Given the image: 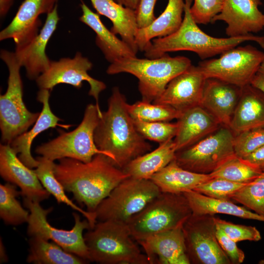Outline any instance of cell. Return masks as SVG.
I'll list each match as a JSON object with an SVG mask.
<instances>
[{
    "instance_id": "1",
    "label": "cell",
    "mask_w": 264,
    "mask_h": 264,
    "mask_svg": "<svg viewBox=\"0 0 264 264\" xmlns=\"http://www.w3.org/2000/svg\"><path fill=\"white\" fill-rule=\"evenodd\" d=\"M54 174L65 191L72 193L75 200L91 213L119 183L129 177L103 154L95 155L87 163L70 158L59 159L55 164Z\"/></svg>"
},
{
    "instance_id": "2",
    "label": "cell",
    "mask_w": 264,
    "mask_h": 264,
    "mask_svg": "<svg viewBox=\"0 0 264 264\" xmlns=\"http://www.w3.org/2000/svg\"><path fill=\"white\" fill-rule=\"evenodd\" d=\"M127 104L119 88H113L108 109L102 111L94 134L97 148L106 153L112 163L121 169L152 149L137 131Z\"/></svg>"
},
{
    "instance_id": "3",
    "label": "cell",
    "mask_w": 264,
    "mask_h": 264,
    "mask_svg": "<svg viewBox=\"0 0 264 264\" xmlns=\"http://www.w3.org/2000/svg\"><path fill=\"white\" fill-rule=\"evenodd\" d=\"M193 0H184V17L177 30L169 36L152 40L144 50L147 58L154 59L170 52L189 51L196 53L202 60L221 54L247 41L264 45V36H247L217 38L204 32L193 19L190 7Z\"/></svg>"
},
{
    "instance_id": "4",
    "label": "cell",
    "mask_w": 264,
    "mask_h": 264,
    "mask_svg": "<svg viewBox=\"0 0 264 264\" xmlns=\"http://www.w3.org/2000/svg\"><path fill=\"white\" fill-rule=\"evenodd\" d=\"M192 65L185 56L171 57L168 54L154 59L136 56L121 59L110 65L109 75L127 73L138 80V90L142 100L153 103L159 98L169 82Z\"/></svg>"
},
{
    "instance_id": "5",
    "label": "cell",
    "mask_w": 264,
    "mask_h": 264,
    "mask_svg": "<svg viewBox=\"0 0 264 264\" xmlns=\"http://www.w3.org/2000/svg\"><path fill=\"white\" fill-rule=\"evenodd\" d=\"M89 261L102 264H149L126 223L97 221L84 234Z\"/></svg>"
},
{
    "instance_id": "6",
    "label": "cell",
    "mask_w": 264,
    "mask_h": 264,
    "mask_svg": "<svg viewBox=\"0 0 264 264\" xmlns=\"http://www.w3.org/2000/svg\"><path fill=\"white\" fill-rule=\"evenodd\" d=\"M192 214L184 193L161 192L127 223L137 242L155 234L182 226Z\"/></svg>"
},
{
    "instance_id": "7",
    "label": "cell",
    "mask_w": 264,
    "mask_h": 264,
    "mask_svg": "<svg viewBox=\"0 0 264 264\" xmlns=\"http://www.w3.org/2000/svg\"><path fill=\"white\" fill-rule=\"evenodd\" d=\"M1 59L6 65L9 76L4 94L0 96V129L2 144H11L17 136L34 125L41 112H32L23 100V86L20 75L22 67L15 52L0 50Z\"/></svg>"
},
{
    "instance_id": "8",
    "label": "cell",
    "mask_w": 264,
    "mask_h": 264,
    "mask_svg": "<svg viewBox=\"0 0 264 264\" xmlns=\"http://www.w3.org/2000/svg\"><path fill=\"white\" fill-rule=\"evenodd\" d=\"M102 114L96 104H88L76 128L69 132H60L56 138L38 146L36 153L53 161L70 158L87 163L97 154L108 157L97 148L94 142V131Z\"/></svg>"
},
{
    "instance_id": "9",
    "label": "cell",
    "mask_w": 264,
    "mask_h": 264,
    "mask_svg": "<svg viewBox=\"0 0 264 264\" xmlns=\"http://www.w3.org/2000/svg\"><path fill=\"white\" fill-rule=\"evenodd\" d=\"M161 193L151 179L128 177L98 206L94 211L97 220L127 224Z\"/></svg>"
},
{
    "instance_id": "10",
    "label": "cell",
    "mask_w": 264,
    "mask_h": 264,
    "mask_svg": "<svg viewBox=\"0 0 264 264\" xmlns=\"http://www.w3.org/2000/svg\"><path fill=\"white\" fill-rule=\"evenodd\" d=\"M234 137L229 127L221 125L194 144L177 151L175 160L183 169L209 174L236 155Z\"/></svg>"
},
{
    "instance_id": "11",
    "label": "cell",
    "mask_w": 264,
    "mask_h": 264,
    "mask_svg": "<svg viewBox=\"0 0 264 264\" xmlns=\"http://www.w3.org/2000/svg\"><path fill=\"white\" fill-rule=\"evenodd\" d=\"M264 59V51L248 44L231 48L218 58L202 60L197 66L207 79L243 88L250 84Z\"/></svg>"
},
{
    "instance_id": "12",
    "label": "cell",
    "mask_w": 264,
    "mask_h": 264,
    "mask_svg": "<svg viewBox=\"0 0 264 264\" xmlns=\"http://www.w3.org/2000/svg\"><path fill=\"white\" fill-rule=\"evenodd\" d=\"M24 206L29 211L27 234L28 236L39 237L51 241L65 250L89 261L88 249L84 239V231L91 227L86 219L81 220L79 215L73 213L74 225L70 230L58 229L52 226L47 217L52 208L44 209L40 202L23 198Z\"/></svg>"
},
{
    "instance_id": "13",
    "label": "cell",
    "mask_w": 264,
    "mask_h": 264,
    "mask_svg": "<svg viewBox=\"0 0 264 264\" xmlns=\"http://www.w3.org/2000/svg\"><path fill=\"white\" fill-rule=\"evenodd\" d=\"M214 215L192 214L182 225L190 264H230L216 237Z\"/></svg>"
},
{
    "instance_id": "14",
    "label": "cell",
    "mask_w": 264,
    "mask_h": 264,
    "mask_svg": "<svg viewBox=\"0 0 264 264\" xmlns=\"http://www.w3.org/2000/svg\"><path fill=\"white\" fill-rule=\"evenodd\" d=\"M92 66L88 59L79 52H76L73 58H62L57 61H51L48 69L36 79L37 85L40 89L49 90L60 84H68L79 89L83 82L86 81L90 86L88 94L94 98L96 105L100 109L99 96L106 89V85L88 74Z\"/></svg>"
},
{
    "instance_id": "15",
    "label": "cell",
    "mask_w": 264,
    "mask_h": 264,
    "mask_svg": "<svg viewBox=\"0 0 264 264\" xmlns=\"http://www.w3.org/2000/svg\"><path fill=\"white\" fill-rule=\"evenodd\" d=\"M0 175L20 189L24 198L41 202L51 195L44 187L35 170L26 166L10 144L0 145Z\"/></svg>"
},
{
    "instance_id": "16",
    "label": "cell",
    "mask_w": 264,
    "mask_h": 264,
    "mask_svg": "<svg viewBox=\"0 0 264 264\" xmlns=\"http://www.w3.org/2000/svg\"><path fill=\"white\" fill-rule=\"evenodd\" d=\"M262 4L261 0H224L221 11L212 22H224L228 37L258 33L264 29V14L259 8Z\"/></svg>"
},
{
    "instance_id": "17",
    "label": "cell",
    "mask_w": 264,
    "mask_h": 264,
    "mask_svg": "<svg viewBox=\"0 0 264 264\" xmlns=\"http://www.w3.org/2000/svg\"><path fill=\"white\" fill-rule=\"evenodd\" d=\"M206 79L198 66L192 65L174 78L153 103L168 105L180 111L200 106Z\"/></svg>"
},
{
    "instance_id": "18",
    "label": "cell",
    "mask_w": 264,
    "mask_h": 264,
    "mask_svg": "<svg viewBox=\"0 0 264 264\" xmlns=\"http://www.w3.org/2000/svg\"><path fill=\"white\" fill-rule=\"evenodd\" d=\"M58 0H24L11 22L0 32V40L12 39L16 48L31 41L39 34L41 15L51 12Z\"/></svg>"
},
{
    "instance_id": "19",
    "label": "cell",
    "mask_w": 264,
    "mask_h": 264,
    "mask_svg": "<svg viewBox=\"0 0 264 264\" xmlns=\"http://www.w3.org/2000/svg\"><path fill=\"white\" fill-rule=\"evenodd\" d=\"M56 4L47 14L45 23L38 35L26 45L15 49L19 64L24 67L27 78L35 80L49 68L51 61L46 55V47L56 30L59 17Z\"/></svg>"
},
{
    "instance_id": "20",
    "label": "cell",
    "mask_w": 264,
    "mask_h": 264,
    "mask_svg": "<svg viewBox=\"0 0 264 264\" xmlns=\"http://www.w3.org/2000/svg\"><path fill=\"white\" fill-rule=\"evenodd\" d=\"M137 242L144 249L149 264H190L182 226L155 234Z\"/></svg>"
},
{
    "instance_id": "21",
    "label": "cell",
    "mask_w": 264,
    "mask_h": 264,
    "mask_svg": "<svg viewBox=\"0 0 264 264\" xmlns=\"http://www.w3.org/2000/svg\"><path fill=\"white\" fill-rule=\"evenodd\" d=\"M242 88L219 79L207 78L200 106L221 125L229 128Z\"/></svg>"
},
{
    "instance_id": "22",
    "label": "cell",
    "mask_w": 264,
    "mask_h": 264,
    "mask_svg": "<svg viewBox=\"0 0 264 264\" xmlns=\"http://www.w3.org/2000/svg\"><path fill=\"white\" fill-rule=\"evenodd\" d=\"M176 120L177 130L174 139L176 152L194 144L221 126L201 106L181 111Z\"/></svg>"
},
{
    "instance_id": "23",
    "label": "cell",
    "mask_w": 264,
    "mask_h": 264,
    "mask_svg": "<svg viewBox=\"0 0 264 264\" xmlns=\"http://www.w3.org/2000/svg\"><path fill=\"white\" fill-rule=\"evenodd\" d=\"M50 92L49 90L41 89L37 94V99L43 104L40 116L29 131L17 136L10 145L17 154L20 159L28 167L36 168L39 164L38 159H35L31 153V144L34 138L42 132L57 126L67 129L71 125H61V119L52 111L49 105Z\"/></svg>"
},
{
    "instance_id": "24",
    "label": "cell",
    "mask_w": 264,
    "mask_h": 264,
    "mask_svg": "<svg viewBox=\"0 0 264 264\" xmlns=\"http://www.w3.org/2000/svg\"><path fill=\"white\" fill-rule=\"evenodd\" d=\"M262 127H264V93L249 84L242 88L229 128L236 135Z\"/></svg>"
},
{
    "instance_id": "25",
    "label": "cell",
    "mask_w": 264,
    "mask_h": 264,
    "mask_svg": "<svg viewBox=\"0 0 264 264\" xmlns=\"http://www.w3.org/2000/svg\"><path fill=\"white\" fill-rule=\"evenodd\" d=\"M81 6L83 13L80 21L95 33L96 45L110 64L124 58L136 56V54L126 43L106 27L98 13L91 11L84 2Z\"/></svg>"
},
{
    "instance_id": "26",
    "label": "cell",
    "mask_w": 264,
    "mask_h": 264,
    "mask_svg": "<svg viewBox=\"0 0 264 264\" xmlns=\"http://www.w3.org/2000/svg\"><path fill=\"white\" fill-rule=\"evenodd\" d=\"M99 15L108 18L112 26L110 30L120 36L136 54L138 51L135 36L138 29L135 10L125 7L115 0H89Z\"/></svg>"
},
{
    "instance_id": "27",
    "label": "cell",
    "mask_w": 264,
    "mask_h": 264,
    "mask_svg": "<svg viewBox=\"0 0 264 264\" xmlns=\"http://www.w3.org/2000/svg\"><path fill=\"white\" fill-rule=\"evenodd\" d=\"M184 0H168L164 11L148 26L138 28L135 43L138 50L144 51L154 39L169 36L180 26L184 13Z\"/></svg>"
},
{
    "instance_id": "28",
    "label": "cell",
    "mask_w": 264,
    "mask_h": 264,
    "mask_svg": "<svg viewBox=\"0 0 264 264\" xmlns=\"http://www.w3.org/2000/svg\"><path fill=\"white\" fill-rule=\"evenodd\" d=\"M212 177L210 174H200L179 166L175 159L150 178L161 192L184 193L194 189Z\"/></svg>"
},
{
    "instance_id": "29",
    "label": "cell",
    "mask_w": 264,
    "mask_h": 264,
    "mask_svg": "<svg viewBox=\"0 0 264 264\" xmlns=\"http://www.w3.org/2000/svg\"><path fill=\"white\" fill-rule=\"evenodd\" d=\"M176 152L174 139H169L159 144L155 150L133 159L122 170L130 177L150 179L175 159Z\"/></svg>"
},
{
    "instance_id": "30",
    "label": "cell",
    "mask_w": 264,
    "mask_h": 264,
    "mask_svg": "<svg viewBox=\"0 0 264 264\" xmlns=\"http://www.w3.org/2000/svg\"><path fill=\"white\" fill-rule=\"evenodd\" d=\"M192 210L197 215L223 214L243 219L264 222V217L252 212L244 207L235 204L230 200L212 198L194 190L184 193Z\"/></svg>"
},
{
    "instance_id": "31",
    "label": "cell",
    "mask_w": 264,
    "mask_h": 264,
    "mask_svg": "<svg viewBox=\"0 0 264 264\" xmlns=\"http://www.w3.org/2000/svg\"><path fill=\"white\" fill-rule=\"evenodd\" d=\"M26 262L34 264H83L88 261L65 250L55 242L39 237L29 240Z\"/></svg>"
},
{
    "instance_id": "32",
    "label": "cell",
    "mask_w": 264,
    "mask_h": 264,
    "mask_svg": "<svg viewBox=\"0 0 264 264\" xmlns=\"http://www.w3.org/2000/svg\"><path fill=\"white\" fill-rule=\"evenodd\" d=\"M37 159L39 164L34 170L44 187L53 195L58 203L66 204L80 213L88 221L91 229L92 228L97 221L95 213L83 209L67 197L64 188L55 176L54 161L42 156Z\"/></svg>"
},
{
    "instance_id": "33",
    "label": "cell",
    "mask_w": 264,
    "mask_h": 264,
    "mask_svg": "<svg viewBox=\"0 0 264 264\" xmlns=\"http://www.w3.org/2000/svg\"><path fill=\"white\" fill-rule=\"evenodd\" d=\"M20 195L16 185L9 182L0 184V217L6 224L18 225L28 220L29 211L17 199Z\"/></svg>"
},
{
    "instance_id": "34",
    "label": "cell",
    "mask_w": 264,
    "mask_h": 264,
    "mask_svg": "<svg viewBox=\"0 0 264 264\" xmlns=\"http://www.w3.org/2000/svg\"><path fill=\"white\" fill-rule=\"evenodd\" d=\"M262 172L258 168L235 155L209 174L212 178H221L237 183H247L258 177Z\"/></svg>"
},
{
    "instance_id": "35",
    "label": "cell",
    "mask_w": 264,
    "mask_h": 264,
    "mask_svg": "<svg viewBox=\"0 0 264 264\" xmlns=\"http://www.w3.org/2000/svg\"><path fill=\"white\" fill-rule=\"evenodd\" d=\"M127 110L133 119L146 122H169L177 119L181 111L164 104L143 100L127 104Z\"/></svg>"
},
{
    "instance_id": "36",
    "label": "cell",
    "mask_w": 264,
    "mask_h": 264,
    "mask_svg": "<svg viewBox=\"0 0 264 264\" xmlns=\"http://www.w3.org/2000/svg\"><path fill=\"white\" fill-rule=\"evenodd\" d=\"M231 199L264 217V171L258 177L238 190Z\"/></svg>"
},
{
    "instance_id": "37",
    "label": "cell",
    "mask_w": 264,
    "mask_h": 264,
    "mask_svg": "<svg viewBox=\"0 0 264 264\" xmlns=\"http://www.w3.org/2000/svg\"><path fill=\"white\" fill-rule=\"evenodd\" d=\"M138 132L145 138L162 143L176 136L177 123L169 122H146L133 119Z\"/></svg>"
},
{
    "instance_id": "38",
    "label": "cell",
    "mask_w": 264,
    "mask_h": 264,
    "mask_svg": "<svg viewBox=\"0 0 264 264\" xmlns=\"http://www.w3.org/2000/svg\"><path fill=\"white\" fill-rule=\"evenodd\" d=\"M245 184L212 178L198 185L194 191L212 198L231 200L233 195Z\"/></svg>"
},
{
    "instance_id": "39",
    "label": "cell",
    "mask_w": 264,
    "mask_h": 264,
    "mask_svg": "<svg viewBox=\"0 0 264 264\" xmlns=\"http://www.w3.org/2000/svg\"><path fill=\"white\" fill-rule=\"evenodd\" d=\"M264 145V127L245 131L235 135V154L243 158Z\"/></svg>"
},
{
    "instance_id": "40",
    "label": "cell",
    "mask_w": 264,
    "mask_h": 264,
    "mask_svg": "<svg viewBox=\"0 0 264 264\" xmlns=\"http://www.w3.org/2000/svg\"><path fill=\"white\" fill-rule=\"evenodd\" d=\"M216 225L231 239L237 242L242 241L257 242L261 240L259 231L254 226L236 224L214 218Z\"/></svg>"
},
{
    "instance_id": "41",
    "label": "cell",
    "mask_w": 264,
    "mask_h": 264,
    "mask_svg": "<svg viewBox=\"0 0 264 264\" xmlns=\"http://www.w3.org/2000/svg\"><path fill=\"white\" fill-rule=\"evenodd\" d=\"M224 0H194L191 14L197 24H207L220 12Z\"/></svg>"
},
{
    "instance_id": "42",
    "label": "cell",
    "mask_w": 264,
    "mask_h": 264,
    "mask_svg": "<svg viewBox=\"0 0 264 264\" xmlns=\"http://www.w3.org/2000/svg\"><path fill=\"white\" fill-rule=\"evenodd\" d=\"M216 234L221 248L229 258L231 263L233 264L242 263L244 260L245 255L243 251L237 246V242L228 237L217 225Z\"/></svg>"
},
{
    "instance_id": "43",
    "label": "cell",
    "mask_w": 264,
    "mask_h": 264,
    "mask_svg": "<svg viewBox=\"0 0 264 264\" xmlns=\"http://www.w3.org/2000/svg\"><path fill=\"white\" fill-rule=\"evenodd\" d=\"M157 0H139L135 10L138 28L148 26L156 19L154 8Z\"/></svg>"
},
{
    "instance_id": "44",
    "label": "cell",
    "mask_w": 264,
    "mask_h": 264,
    "mask_svg": "<svg viewBox=\"0 0 264 264\" xmlns=\"http://www.w3.org/2000/svg\"><path fill=\"white\" fill-rule=\"evenodd\" d=\"M241 158L262 171H264V145Z\"/></svg>"
},
{
    "instance_id": "45",
    "label": "cell",
    "mask_w": 264,
    "mask_h": 264,
    "mask_svg": "<svg viewBox=\"0 0 264 264\" xmlns=\"http://www.w3.org/2000/svg\"><path fill=\"white\" fill-rule=\"evenodd\" d=\"M250 84L264 93V59L253 76Z\"/></svg>"
},
{
    "instance_id": "46",
    "label": "cell",
    "mask_w": 264,
    "mask_h": 264,
    "mask_svg": "<svg viewBox=\"0 0 264 264\" xmlns=\"http://www.w3.org/2000/svg\"><path fill=\"white\" fill-rule=\"evenodd\" d=\"M14 0H0V13L3 17L8 11Z\"/></svg>"
},
{
    "instance_id": "47",
    "label": "cell",
    "mask_w": 264,
    "mask_h": 264,
    "mask_svg": "<svg viewBox=\"0 0 264 264\" xmlns=\"http://www.w3.org/2000/svg\"><path fill=\"white\" fill-rule=\"evenodd\" d=\"M118 3L130 8L136 10L139 0H115Z\"/></svg>"
},
{
    "instance_id": "48",
    "label": "cell",
    "mask_w": 264,
    "mask_h": 264,
    "mask_svg": "<svg viewBox=\"0 0 264 264\" xmlns=\"http://www.w3.org/2000/svg\"><path fill=\"white\" fill-rule=\"evenodd\" d=\"M8 258L2 239L0 241V264L6 263Z\"/></svg>"
}]
</instances>
